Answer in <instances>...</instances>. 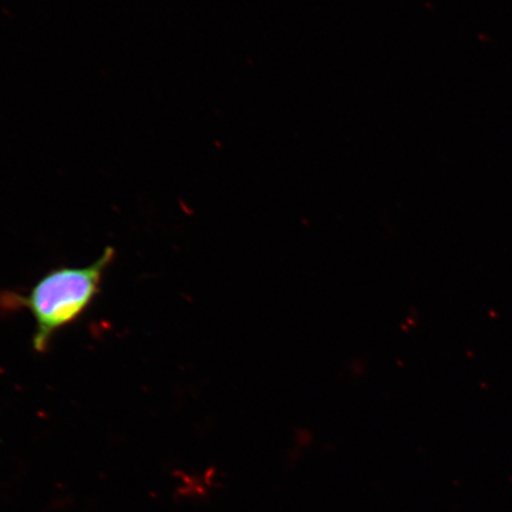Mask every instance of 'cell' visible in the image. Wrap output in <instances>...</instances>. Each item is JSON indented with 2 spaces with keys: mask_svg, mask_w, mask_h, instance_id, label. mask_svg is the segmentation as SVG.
Here are the masks:
<instances>
[{
  "mask_svg": "<svg viewBox=\"0 0 512 512\" xmlns=\"http://www.w3.org/2000/svg\"><path fill=\"white\" fill-rule=\"evenodd\" d=\"M114 256V248L107 247L91 265L55 268L38 280L27 296L3 293L0 307L6 311L23 309L31 313L36 326L32 345L42 354L57 332L75 323L92 305Z\"/></svg>",
  "mask_w": 512,
  "mask_h": 512,
  "instance_id": "1",
  "label": "cell"
}]
</instances>
